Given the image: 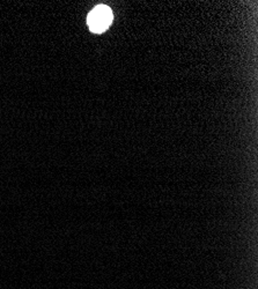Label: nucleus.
<instances>
[{
	"label": "nucleus",
	"instance_id": "nucleus-1",
	"mask_svg": "<svg viewBox=\"0 0 258 289\" xmlns=\"http://www.w3.org/2000/svg\"><path fill=\"white\" fill-rule=\"evenodd\" d=\"M112 21V11L108 6L99 5L88 15L87 22L93 33H102Z\"/></svg>",
	"mask_w": 258,
	"mask_h": 289
}]
</instances>
